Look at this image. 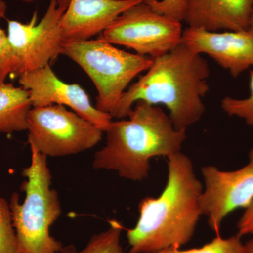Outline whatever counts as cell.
<instances>
[{"mask_svg":"<svg viewBox=\"0 0 253 253\" xmlns=\"http://www.w3.org/2000/svg\"><path fill=\"white\" fill-rule=\"evenodd\" d=\"M203 191L191 160L181 151L169 156L166 187L157 198L141 200L137 222L126 231L129 253H155L188 244L203 215Z\"/></svg>","mask_w":253,"mask_h":253,"instance_id":"1","label":"cell"},{"mask_svg":"<svg viewBox=\"0 0 253 253\" xmlns=\"http://www.w3.org/2000/svg\"><path fill=\"white\" fill-rule=\"evenodd\" d=\"M210 73L207 61L181 42L154 59L146 73L123 93L113 118H127L135 103L144 101L166 106L174 128L186 129L204 115Z\"/></svg>","mask_w":253,"mask_h":253,"instance_id":"2","label":"cell"},{"mask_svg":"<svg viewBox=\"0 0 253 253\" xmlns=\"http://www.w3.org/2000/svg\"><path fill=\"white\" fill-rule=\"evenodd\" d=\"M128 120L112 121L106 142L95 154V169L117 172L128 180H144L149 174L150 161L180 152L186 129H176L169 115L157 105L138 101Z\"/></svg>","mask_w":253,"mask_h":253,"instance_id":"3","label":"cell"},{"mask_svg":"<svg viewBox=\"0 0 253 253\" xmlns=\"http://www.w3.org/2000/svg\"><path fill=\"white\" fill-rule=\"evenodd\" d=\"M31 164L23 169L26 193L22 204L14 193L9 206L16 238V253H62V244L50 234V228L62 213L57 191L52 187V176L47 157L30 144Z\"/></svg>","mask_w":253,"mask_h":253,"instance_id":"4","label":"cell"},{"mask_svg":"<svg viewBox=\"0 0 253 253\" xmlns=\"http://www.w3.org/2000/svg\"><path fill=\"white\" fill-rule=\"evenodd\" d=\"M77 63L94 83L98 91L96 109L113 116L131 81L147 71L154 62L149 56L130 54L102 38L64 42L62 54Z\"/></svg>","mask_w":253,"mask_h":253,"instance_id":"5","label":"cell"},{"mask_svg":"<svg viewBox=\"0 0 253 253\" xmlns=\"http://www.w3.org/2000/svg\"><path fill=\"white\" fill-rule=\"evenodd\" d=\"M28 144L46 157H64L92 149L104 131L64 106L32 108L28 115Z\"/></svg>","mask_w":253,"mask_h":253,"instance_id":"6","label":"cell"},{"mask_svg":"<svg viewBox=\"0 0 253 253\" xmlns=\"http://www.w3.org/2000/svg\"><path fill=\"white\" fill-rule=\"evenodd\" d=\"M182 26L158 14L144 1L125 11L102 33L101 38L141 56L156 58L168 54L181 43Z\"/></svg>","mask_w":253,"mask_h":253,"instance_id":"7","label":"cell"},{"mask_svg":"<svg viewBox=\"0 0 253 253\" xmlns=\"http://www.w3.org/2000/svg\"><path fill=\"white\" fill-rule=\"evenodd\" d=\"M66 9L58 0H50L38 24L37 12L28 23L8 21V38L16 60L15 76L51 66L62 54L64 41L60 23Z\"/></svg>","mask_w":253,"mask_h":253,"instance_id":"8","label":"cell"},{"mask_svg":"<svg viewBox=\"0 0 253 253\" xmlns=\"http://www.w3.org/2000/svg\"><path fill=\"white\" fill-rule=\"evenodd\" d=\"M204 180L201 197L203 215L214 232L219 234L223 221L239 208H247L253 200V148L249 162L235 170L224 171L213 166L201 168Z\"/></svg>","mask_w":253,"mask_h":253,"instance_id":"9","label":"cell"},{"mask_svg":"<svg viewBox=\"0 0 253 253\" xmlns=\"http://www.w3.org/2000/svg\"><path fill=\"white\" fill-rule=\"evenodd\" d=\"M18 78L20 85L29 93L32 108L53 104L68 106L104 132L112 122V116L96 109L79 84H68L61 81L50 65L23 73Z\"/></svg>","mask_w":253,"mask_h":253,"instance_id":"10","label":"cell"},{"mask_svg":"<svg viewBox=\"0 0 253 253\" xmlns=\"http://www.w3.org/2000/svg\"><path fill=\"white\" fill-rule=\"evenodd\" d=\"M181 42L196 54H208L234 78L253 67V32L251 30L219 33L188 27L183 31Z\"/></svg>","mask_w":253,"mask_h":253,"instance_id":"11","label":"cell"},{"mask_svg":"<svg viewBox=\"0 0 253 253\" xmlns=\"http://www.w3.org/2000/svg\"><path fill=\"white\" fill-rule=\"evenodd\" d=\"M144 0H71L61 17L64 42L87 41L102 33L125 11Z\"/></svg>","mask_w":253,"mask_h":253,"instance_id":"12","label":"cell"},{"mask_svg":"<svg viewBox=\"0 0 253 253\" xmlns=\"http://www.w3.org/2000/svg\"><path fill=\"white\" fill-rule=\"evenodd\" d=\"M253 0H186L184 21L209 31L250 30Z\"/></svg>","mask_w":253,"mask_h":253,"instance_id":"13","label":"cell"},{"mask_svg":"<svg viewBox=\"0 0 253 253\" xmlns=\"http://www.w3.org/2000/svg\"><path fill=\"white\" fill-rule=\"evenodd\" d=\"M32 109L29 93L11 83L0 85V132L11 134L27 130L28 115Z\"/></svg>","mask_w":253,"mask_h":253,"instance_id":"14","label":"cell"},{"mask_svg":"<svg viewBox=\"0 0 253 253\" xmlns=\"http://www.w3.org/2000/svg\"><path fill=\"white\" fill-rule=\"evenodd\" d=\"M123 226L117 221H110L106 230L95 234L84 249L77 251L74 249H63L62 253H130L125 252L121 244Z\"/></svg>","mask_w":253,"mask_h":253,"instance_id":"15","label":"cell"},{"mask_svg":"<svg viewBox=\"0 0 253 253\" xmlns=\"http://www.w3.org/2000/svg\"><path fill=\"white\" fill-rule=\"evenodd\" d=\"M155 253H246L241 237L236 235L221 237L218 234L211 242L197 249L182 251L179 249H168Z\"/></svg>","mask_w":253,"mask_h":253,"instance_id":"16","label":"cell"},{"mask_svg":"<svg viewBox=\"0 0 253 253\" xmlns=\"http://www.w3.org/2000/svg\"><path fill=\"white\" fill-rule=\"evenodd\" d=\"M250 91L246 99L226 96L221 100V107L228 116L241 118L246 124L253 126V71H250Z\"/></svg>","mask_w":253,"mask_h":253,"instance_id":"17","label":"cell"},{"mask_svg":"<svg viewBox=\"0 0 253 253\" xmlns=\"http://www.w3.org/2000/svg\"><path fill=\"white\" fill-rule=\"evenodd\" d=\"M0 253H16V238L9 204L0 196Z\"/></svg>","mask_w":253,"mask_h":253,"instance_id":"18","label":"cell"},{"mask_svg":"<svg viewBox=\"0 0 253 253\" xmlns=\"http://www.w3.org/2000/svg\"><path fill=\"white\" fill-rule=\"evenodd\" d=\"M16 60L7 34L0 27V85L6 83V78L14 74Z\"/></svg>","mask_w":253,"mask_h":253,"instance_id":"19","label":"cell"},{"mask_svg":"<svg viewBox=\"0 0 253 253\" xmlns=\"http://www.w3.org/2000/svg\"><path fill=\"white\" fill-rule=\"evenodd\" d=\"M155 11L178 21H184L186 0H144Z\"/></svg>","mask_w":253,"mask_h":253,"instance_id":"20","label":"cell"},{"mask_svg":"<svg viewBox=\"0 0 253 253\" xmlns=\"http://www.w3.org/2000/svg\"><path fill=\"white\" fill-rule=\"evenodd\" d=\"M244 214L240 218L237 224V235L253 236V200L247 208H245Z\"/></svg>","mask_w":253,"mask_h":253,"instance_id":"21","label":"cell"},{"mask_svg":"<svg viewBox=\"0 0 253 253\" xmlns=\"http://www.w3.org/2000/svg\"><path fill=\"white\" fill-rule=\"evenodd\" d=\"M23 2L26 3H33L36 2V1H43V0H21ZM71 0H58L60 6H63V7L67 8L68 4H69Z\"/></svg>","mask_w":253,"mask_h":253,"instance_id":"22","label":"cell"},{"mask_svg":"<svg viewBox=\"0 0 253 253\" xmlns=\"http://www.w3.org/2000/svg\"><path fill=\"white\" fill-rule=\"evenodd\" d=\"M7 11V5L4 0H0V18H4Z\"/></svg>","mask_w":253,"mask_h":253,"instance_id":"23","label":"cell"},{"mask_svg":"<svg viewBox=\"0 0 253 253\" xmlns=\"http://www.w3.org/2000/svg\"><path fill=\"white\" fill-rule=\"evenodd\" d=\"M246 253H253V238L245 244Z\"/></svg>","mask_w":253,"mask_h":253,"instance_id":"24","label":"cell"},{"mask_svg":"<svg viewBox=\"0 0 253 253\" xmlns=\"http://www.w3.org/2000/svg\"><path fill=\"white\" fill-rule=\"evenodd\" d=\"M250 30L253 32V11L252 14H251V25H250Z\"/></svg>","mask_w":253,"mask_h":253,"instance_id":"25","label":"cell"}]
</instances>
